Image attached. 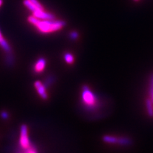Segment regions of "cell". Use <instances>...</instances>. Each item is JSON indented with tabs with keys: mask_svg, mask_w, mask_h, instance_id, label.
Wrapping results in <instances>:
<instances>
[{
	"mask_svg": "<svg viewBox=\"0 0 153 153\" xmlns=\"http://www.w3.org/2000/svg\"><path fill=\"white\" fill-rule=\"evenodd\" d=\"M27 21L42 33H50L60 30L66 25V22L61 20H41L34 16L28 17Z\"/></svg>",
	"mask_w": 153,
	"mask_h": 153,
	"instance_id": "1",
	"label": "cell"
},
{
	"mask_svg": "<svg viewBox=\"0 0 153 153\" xmlns=\"http://www.w3.org/2000/svg\"><path fill=\"white\" fill-rule=\"evenodd\" d=\"M82 101L86 110L88 111H94L99 107L97 97L90 90L88 85H84L82 88Z\"/></svg>",
	"mask_w": 153,
	"mask_h": 153,
	"instance_id": "2",
	"label": "cell"
},
{
	"mask_svg": "<svg viewBox=\"0 0 153 153\" xmlns=\"http://www.w3.org/2000/svg\"><path fill=\"white\" fill-rule=\"evenodd\" d=\"M19 146L24 150L27 149L31 146L30 140L28 135V128L26 124H22L20 129Z\"/></svg>",
	"mask_w": 153,
	"mask_h": 153,
	"instance_id": "3",
	"label": "cell"
},
{
	"mask_svg": "<svg viewBox=\"0 0 153 153\" xmlns=\"http://www.w3.org/2000/svg\"><path fill=\"white\" fill-rule=\"evenodd\" d=\"M33 16L35 17L41 19V20H52L55 19V16L51 13L45 12L44 10H36V11L32 12Z\"/></svg>",
	"mask_w": 153,
	"mask_h": 153,
	"instance_id": "4",
	"label": "cell"
},
{
	"mask_svg": "<svg viewBox=\"0 0 153 153\" xmlns=\"http://www.w3.org/2000/svg\"><path fill=\"white\" fill-rule=\"evenodd\" d=\"M34 87L36 90L38 94L43 100H47L48 98V94L45 85L43 84L41 81L37 80L34 83Z\"/></svg>",
	"mask_w": 153,
	"mask_h": 153,
	"instance_id": "5",
	"label": "cell"
},
{
	"mask_svg": "<svg viewBox=\"0 0 153 153\" xmlns=\"http://www.w3.org/2000/svg\"><path fill=\"white\" fill-rule=\"evenodd\" d=\"M46 65V60L43 57H41L36 61V63L33 66V70L36 74H41L45 70Z\"/></svg>",
	"mask_w": 153,
	"mask_h": 153,
	"instance_id": "6",
	"label": "cell"
},
{
	"mask_svg": "<svg viewBox=\"0 0 153 153\" xmlns=\"http://www.w3.org/2000/svg\"><path fill=\"white\" fill-rule=\"evenodd\" d=\"M0 46H1L3 51L4 52H6L7 53H11V47L8 44V43L7 42V40L4 38L1 31H0Z\"/></svg>",
	"mask_w": 153,
	"mask_h": 153,
	"instance_id": "7",
	"label": "cell"
},
{
	"mask_svg": "<svg viewBox=\"0 0 153 153\" xmlns=\"http://www.w3.org/2000/svg\"><path fill=\"white\" fill-rule=\"evenodd\" d=\"M133 143V141L131 138L128 137H118L117 144L121 146H130Z\"/></svg>",
	"mask_w": 153,
	"mask_h": 153,
	"instance_id": "8",
	"label": "cell"
},
{
	"mask_svg": "<svg viewBox=\"0 0 153 153\" xmlns=\"http://www.w3.org/2000/svg\"><path fill=\"white\" fill-rule=\"evenodd\" d=\"M117 138L118 137H114V136L107 135H104L102 137V140L103 142L108 143H111V144H117Z\"/></svg>",
	"mask_w": 153,
	"mask_h": 153,
	"instance_id": "9",
	"label": "cell"
},
{
	"mask_svg": "<svg viewBox=\"0 0 153 153\" xmlns=\"http://www.w3.org/2000/svg\"><path fill=\"white\" fill-rule=\"evenodd\" d=\"M146 105L147 114H148V115H149V116L151 117H153V105H152V102L151 101V100L147 99Z\"/></svg>",
	"mask_w": 153,
	"mask_h": 153,
	"instance_id": "10",
	"label": "cell"
},
{
	"mask_svg": "<svg viewBox=\"0 0 153 153\" xmlns=\"http://www.w3.org/2000/svg\"><path fill=\"white\" fill-rule=\"evenodd\" d=\"M64 59H65V61L66 63L69 64V65L74 63V56L71 54L69 53V52H66V53L65 54Z\"/></svg>",
	"mask_w": 153,
	"mask_h": 153,
	"instance_id": "11",
	"label": "cell"
},
{
	"mask_svg": "<svg viewBox=\"0 0 153 153\" xmlns=\"http://www.w3.org/2000/svg\"><path fill=\"white\" fill-rule=\"evenodd\" d=\"M30 1L34 4V5L38 9H40V10H44V7L42 5V4L38 1V0H30Z\"/></svg>",
	"mask_w": 153,
	"mask_h": 153,
	"instance_id": "12",
	"label": "cell"
},
{
	"mask_svg": "<svg viewBox=\"0 0 153 153\" xmlns=\"http://www.w3.org/2000/svg\"><path fill=\"white\" fill-rule=\"evenodd\" d=\"M69 37L71 40H75L78 38L79 37V33L76 31H72L70 33Z\"/></svg>",
	"mask_w": 153,
	"mask_h": 153,
	"instance_id": "13",
	"label": "cell"
},
{
	"mask_svg": "<svg viewBox=\"0 0 153 153\" xmlns=\"http://www.w3.org/2000/svg\"><path fill=\"white\" fill-rule=\"evenodd\" d=\"M149 94L151 96L153 95V74L151 76L150 86H149Z\"/></svg>",
	"mask_w": 153,
	"mask_h": 153,
	"instance_id": "14",
	"label": "cell"
},
{
	"mask_svg": "<svg viewBox=\"0 0 153 153\" xmlns=\"http://www.w3.org/2000/svg\"><path fill=\"white\" fill-rule=\"evenodd\" d=\"M26 153H38L35 149V148L33 147L32 146H31L30 147H29L26 150Z\"/></svg>",
	"mask_w": 153,
	"mask_h": 153,
	"instance_id": "15",
	"label": "cell"
},
{
	"mask_svg": "<svg viewBox=\"0 0 153 153\" xmlns=\"http://www.w3.org/2000/svg\"><path fill=\"white\" fill-rule=\"evenodd\" d=\"M1 117L4 119H7L8 117V114L7 112L5 111H3L1 112Z\"/></svg>",
	"mask_w": 153,
	"mask_h": 153,
	"instance_id": "16",
	"label": "cell"
},
{
	"mask_svg": "<svg viewBox=\"0 0 153 153\" xmlns=\"http://www.w3.org/2000/svg\"><path fill=\"white\" fill-rule=\"evenodd\" d=\"M2 3H3V1L2 0H0V7L1 6V4H2Z\"/></svg>",
	"mask_w": 153,
	"mask_h": 153,
	"instance_id": "17",
	"label": "cell"
},
{
	"mask_svg": "<svg viewBox=\"0 0 153 153\" xmlns=\"http://www.w3.org/2000/svg\"><path fill=\"white\" fill-rule=\"evenodd\" d=\"M151 98H152V99H151V101H152V102L153 103V95L151 96Z\"/></svg>",
	"mask_w": 153,
	"mask_h": 153,
	"instance_id": "18",
	"label": "cell"
},
{
	"mask_svg": "<svg viewBox=\"0 0 153 153\" xmlns=\"http://www.w3.org/2000/svg\"><path fill=\"white\" fill-rule=\"evenodd\" d=\"M134 1H138V0H134Z\"/></svg>",
	"mask_w": 153,
	"mask_h": 153,
	"instance_id": "19",
	"label": "cell"
}]
</instances>
